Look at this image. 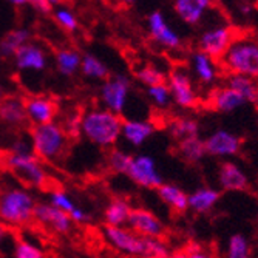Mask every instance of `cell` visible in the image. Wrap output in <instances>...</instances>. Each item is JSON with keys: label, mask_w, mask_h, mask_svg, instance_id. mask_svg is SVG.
<instances>
[{"label": "cell", "mask_w": 258, "mask_h": 258, "mask_svg": "<svg viewBox=\"0 0 258 258\" xmlns=\"http://www.w3.org/2000/svg\"><path fill=\"white\" fill-rule=\"evenodd\" d=\"M122 116L105 108H91L82 114V136L102 149H114L121 139Z\"/></svg>", "instance_id": "cell-1"}, {"label": "cell", "mask_w": 258, "mask_h": 258, "mask_svg": "<svg viewBox=\"0 0 258 258\" xmlns=\"http://www.w3.org/2000/svg\"><path fill=\"white\" fill-rule=\"evenodd\" d=\"M220 62L229 75H240L250 79H256L258 40L249 36H235Z\"/></svg>", "instance_id": "cell-2"}, {"label": "cell", "mask_w": 258, "mask_h": 258, "mask_svg": "<svg viewBox=\"0 0 258 258\" xmlns=\"http://www.w3.org/2000/svg\"><path fill=\"white\" fill-rule=\"evenodd\" d=\"M36 200L23 187H10L0 192V221L10 227H23L33 221Z\"/></svg>", "instance_id": "cell-3"}, {"label": "cell", "mask_w": 258, "mask_h": 258, "mask_svg": "<svg viewBox=\"0 0 258 258\" xmlns=\"http://www.w3.org/2000/svg\"><path fill=\"white\" fill-rule=\"evenodd\" d=\"M30 141L33 153L43 162H53L63 156L68 149L70 139L59 122L33 125L30 130Z\"/></svg>", "instance_id": "cell-4"}, {"label": "cell", "mask_w": 258, "mask_h": 258, "mask_svg": "<svg viewBox=\"0 0 258 258\" xmlns=\"http://www.w3.org/2000/svg\"><path fill=\"white\" fill-rule=\"evenodd\" d=\"M2 162L10 172L17 176V179L30 187L43 189L50 181V176L43 167V162L34 153L14 155L7 152L2 155Z\"/></svg>", "instance_id": "cell-5"}, {"label": "cell", "mask_w": 258, "mask_h": 258, "mask_svg": "<svg viewBox=\"0 0 258 258\" xmlns=\"http://www.w3.org/2000/svg\"><path fill=\"white\" fill-rule=\"evenodd\" d=\"M130 90H132L130 78L122 73H114L104 81L99 93V99L105 110L121 116V113L125 110Z\"/></svg>", "instance_id": "cell-6"}, {"label": "cell", "mask_w": 258, "mask_h": 258, "mask_svg": "<svg viewBox=\"0 0 258 258\" xmlns=\"http://www.w3.org/2000/svg\"><path fill=\"white\" fill-rule=\"evenodd\" d=\"M127 176L144 189H158L164 184L162 175L158 170L156 161L150 155H136L132 158Z\"/></svg>", "instance_id": "cell-7"}, {"label": "cell", "mask_w": 258, "mask_h": 258, "mask_svg": "<svg viewBox=\"0 0 258 258\" xmlns=\"http://www.w3.org/2000/svg\"><path fill=\"white\" fill-rule=\"evenodd\" d=\"M167 87L170 90L172 101L182 107L192 108L198 104V93L194 87L192 78L182 68H175L167 76Z\"/></svg>", "instance_id": "cell-8"}, {"label": "cell", "mask_w": 258, "mask_h": 258, "mask_svg": "<svg viewBox=\"0 0 258 258\" xmlns=\"http://www.w3.org/2000/svg\"><path fill=\"white\" fill-rule=\"evenodd\" d=\"M233 39H235V33H233L230 27L227 25L214 27L210 30H206L201 34L198 40L200 51L217 62L224 56Z\"/></svg>", "instance_id": "cell-9"}, {"label": "cell", "mask_w": 258, "mask_h": 258, "mask_svg": "<svg viewBox=\"0 0 258 258\" xmlns=\"http://www.w3.org/2000/svg\"><path fill=\"white\" fill-rule=\"evenodd\" d=\"M105 241L118 252L141 258L144 247V238L138 237L128 227H111L105 226L102 229Z\"/></svg>", "instance_id": "cell-10"}, {"label": "cell", "mask_w": 258, "mask_h": 258, "mask_svg": "<svg viewBox=\"0 0 258 258\" xmlns=\"http://www.w3.org/2000/svg\"><path fill=\"white\" fill-rule=\"evenodd\" d=\"M127 227L143 238H162L164 232H166V227H164V223L159 220V217L155 215L152 210L143 207L132 209Z\"/></svg>", "instance_id": "cell-11"}, {"label": "cell", "mask_w": 258, "mask_h": 258, "mask_svg": "<svg viewBox=\"0 0 258 258\" xmlns=\"http://www.w3.org/2000/svg\"><path fill=\"white\" fill-rule=\"evenodd\" d=\"M27 118L33 125H42L54 122L59 113V104L56 99L46 95H33L23 99Z\"/></svg>", "instance_id": "cell-12"}, {"label": "cell", "mask_w": 258, "mask_h": 258, "mask_svg": "<svg viewBox=\"0 0 258 258\" xmlns=\"http://www.w3.org/2000/svg\"><path fill=\"white\" fill-rule=\"evenodd\" d=\"M147 28L150 37L167 50H178L181 46V36L169 25V22L162 11L155 10L147 17Z\"/></svg>", "instance_id": "cell-13"}, {"label": "cell", "mask_w": 258, "mask_h": 258, "mask_svg": "<svg viewBox=\"0 0 258 258\" xmlns=\"http://www.w3.org/2000/svg\"><path fill=\"white\" fill-rule=\"evenodd\" d=\"M33 220L45 226L46 229H51L53 232L60 233V235H65V233H68L73 227V221L70 218V215L56 209L48 201L36 203Z\"/></svg>", "instance_id": "cell-14"}, {"label": "cell", "mask_w": 258, "mask_h": 258, "mask_svg": "<svg viewBox=\"0 0 258 258\" xmlns=\"http://www.w3.org/2000/svg\"><path fill=\"white\" fill-rule=\"evenodd\" d=\"M13 59L20 72L42 73L48 67V54L39 43L34 42H28L20 46Z\"/></svg>", "instance_id": "cell-15"}, {"label": "cell", "mask_w": 258, "mask_h": 258, "mask_svg": "<svg viewBox=\"0 0 258 258\" xmlns=\"http://www.w3.org/2000/svg\"><path fill=\"white\" fill-rule=\"evenodd\" d=\"M204 147L207 155L218 156V158L233 156L240 152L241 139L235 133L220 128L214 132L207 139H204Z\"/></svg>", "instance_id": "cell-16"}, {"label": "cell", "mask_w": 258, "mask_h": 258, "mask_svg": "<svg viewBox=\"0 0 258 258\" xmlns=\"http://www.w3.org/2000/svg\"><path fill=\"white\" fill-rule=\"evenodd\" d=\"M218 182L223 190L243 192L249 187V179L244 170L235 162H224L218 170Z\"/></svg>", "instance_id": "cell-17"}, {"label": "cell", "mask_w": 258, "mask_h": 258, "mask_svg": "<svg viewBox=\"0 0 258 258\" xmlns=\"http://www.w3.org/2000/svg\"><path fill=\"white\" fill-rule=\"evenodd\" d=\"M0 122L8 127H23L28 122L25 102L19 96H5L0 101Z\"/></svg>", "instance_id": "cell-18"}, {"label": "cell", "mask_w": 258, "mask_h": 258, "mask_svg": "<svg viewBox=\"0 0 258 258\" xmlns=\"http://www.w3.org/2000/svg\"><path fill=\"white\" fill-rule=\"evenodd\" d=\"M209 105L215 111L220 113H233L243 105H246V101L238 95L235 90L230 87H220L215 88L209 96Z\"/></svg>", "instance_id": "cell-19"}, {"label": "cell", "mask_w": 258, "mask_h": 258, "mask_svg": "<svg viewBox=\"0 0 258 258\" xmlns=\"http://www.w3.org/2000/svg\"><path fill=\"white\" fill-rule=\"evenodd\" d=\"M210 5H212L210 0H176L173 4V10L187 25H198L204 19Z\"/></svg>", "instance_id": "cell-20"}, {"label": "cell", "mask_w": 258, "mask_h": 258, "mask_svg": "<svg viewBox=\"0 0 258 258\" xmlns=\"http://www.w3.org/2000/svg\"><path fill=\"white\" fill-rule=\"evenodd\" d=\"M156 127L152 121L146 119H127L122 122L121 138H124L133 147H141L149 138L153 136Z\"/></svg>", "instance_id": "cell-21"}, {"label": "cell", "mask_w": 258, "mask_h": 258, "mask_svg": "<svg viewBox=\"0 0 258 258\" xmlns=\"http://www.w3.org/2000/svg\"><path fill=\"white\" fill-rule=\"evenodd\" d=\"M220 197V190L214 189V187H200L187 195V206L197 214H207L217 206Z\"/></svg>", "instance_id": "cell-22"}, {"label": "cell", "mask_w": 258, "mask_h": 258, "mask_svg": "<svg viewBox=\"0 0 258 258\" xmlns=\"http://www.w3.org/2000/svg\"><path fill=\"white\" fill-rule=\"evenodd\" d=\"M33 33L30 28H13L2 39H0V59H11L17 53L20 46L31 42Z\"/></svg>", "instance_id": "cell-23"}, {"label": "cell", "mask_w": 258, "mask_h": 258, "mask_svg": "<svg viewBox=\"0 0 258 258\" xmlns=\"http://www.w3.org/2000/svg\"><path fill=\"white\" fill-rule=\"evenodd\" d=\"M132 204L125 198H111L110 203L105 206L104 220L105 226L111 227H127V221L132 212Z\"/></svg>", "instance_id": "cell-24"}, {"label": "cell", "mask_w": 258, "mask_h": 258, "mask_svg": "<svg viewBox=\"0 0 258 258\" xmlns=\"http://www.w3.org/2000/svg\"><path fill=\"white\" fill-rule=\"evenodd\" d=\"M156 190H158V197L161 198V201L164 204H167L175 212L182 214L189 209V206H187V194L176 184L164 182Z\"/></svg>", "instance_id": "cell-25"}, {"label": "cell", "mask_w": 258, "mask_h": 258, "mask_svg": "<svg viewBox=\"0 0 258 258\" xmlns=\"http://www.w3.org/2000/svg\"><path fill=\"white\" fill-rule=\"evenodd\" d=\"M192 68L197 78L204 84H214L218 76V68L215 60H212L209 56H206L201 51H197L192 54Z\"/></svg>", "instance_id": "cell-26"}, {"label": "cell", "mask_w": 258, "mask_h": 258, "mask_svg": "<svg viewBox=\"0 0 258 258\" xmlns=\"http://www.w3.org/2000/svg\"><path fill=\"white\" fill-rule=\"evenodd\" d=\"M82 54L73 48H60L54 56L57 72L62 76H75L81 70Z\"/></svg>", "instance_id": "cell-27"}, {"label": "cell", "mask_w": 258, "mask_h": 258, "mask_svg": "<svg viewBox=\"0 0 258 258\" xmlns=\"http://www.w3.org/2000/svg\"><path fill=\"white\" fill-rule=\"evenodd\" d=\"M227 87L235 90L246 101V104H258V85L255 79L240 76V75H229Z\"/></svg>", "instance_id": "cell-28"}, {"label": "cell", "mask_w": 258, "mask_h": 258, "mask_svg": "<svg viewBox=\"0 0 258 258\" xmlns=\"http://www.w3.org/2000/svg\"><path fill=\"white\" fill-rule=\"evenodd\" d=\"M178 153L181 158L187 162L197 164L203 161V158L207 155L206 147H204V141L200 136H192V138H185L178 143Z\"/></svg>", "instance_id": "cell-29"}, {"label": "cell", "mask_w": 258, "mask_h": 258, "mask_svg": "<svg viewBox=\"0 0 258 258\" xmlns=\"http://www.w3.org/2000/svg\"><path fill=\"white\" fill-rule=\"evenodd\" d=\"M81 72L85 78L96 79V81H105L110 76L108 67L95 54L87 53L81 59Z\"/></svg>", "instance_id": "cell-30"}, {"label": "cell", "mask_w": 258, "mask_h": 258, "mask_svg": "<svg viewBox=\"0 0 258 258\" xmlns=\"http://www.w3.org/2000/svg\"><path fill=\"white\" fill-rule=\"evenodd\" d=\"M169 132L172 138H175L178 143L185 138H192V136H200V124L198 121L192 118H176L170 121L169 124Z\"/></svg>", "instance_id": "cell-31"}, {"label": "cell", "mask_w": 258, "mask_h": 258, "mask_svg": "<svg viewBox=\"0 0 258 258\" xmlns=\"http://www.w3.org/2000/svg\"><path fill=\"white\" fill-rule=\"evenodd\" d=\"M135 75H136V79L147 88L167 82V75L164 73L162 68H159L155 63H147V65L139 67Z\"/></svg>", "instance_id": "cell-32"}, {"label": "cell", "mask_w": 258, "mask_h": 258, "mask_svg": "<svg viewBox=\"0 0 258 258\" xmlns=\"http://www.w3.org/2000/svg\"><path fill=\"white\" fill-rule=\"evenodd\" d=\"M53 19L62 30H65L68 33H75L79 28L78 16L72 11V8H68L67 5L56 4L54 11H53Z\"/></svg>", "instance_id": "cell-33"}, {"label": "cell", "mask_w": 258, "mask_h": 258, "mask_svg": "<svg viewBox=\"0 0 258 258\" xmlns=\"http://www.w3.org/2000/svg\"><path fill=\"white\" fill-rule=\"evenodd\" d=\"M132 155H128L127 152L121 150V149H110L108 155H107V164L108 169L114 173L119 175H127L130 162H132Z\"/></svg>", "instance_id": "cell-34"}, {"label": "cell", "mask_w": 258, "mask_h": 258, "mask_svg": "<svg viewBox=\"0 0 258 258\" xmlns=\"http://www.w3.org/2000/svg\"><path fill=\"white\" fill-rule=\"evenodd\" d=\"M226 258H250L249 240L244 235H241V233L232 235L227 241Z\"/></svg>", "instance_id": "cell-35"}, {"label": "cell", "mask_w": 258, "mask_h": 258, "mask_svg": "<svg viewBox=\"0 0 258 258\" xmlns=\"http://www.w3.org/2000/svg\"><path fill=\"white\" fill-rule=\"evenodd\" d=\"M170 249L162 238H144V247L141 258H167Z\"/></svg>", "instance_id": "cell-36"}, {"label": "cell", "mask_w": 258, "mask_h": 258, "mask_svg": "<svg viewBox=\"0 0 258 258\" xmlns=\"http://www.w3.org/2000/svg\"><path fill=\"white\" fill-rule=\"evenodd\" d=\"M13 258H46V253L34 243L17 238L13 247Z\"/></svg>", "instance_id": "cell-37"}, {"label": "cell", "mask_w": 258, "mask_h": 258, "mask_svg": "<svg viewBox=\"0 0 258 258\" xmlns=\"http://www.w3.org/2000/svg\"><path fill=\"white\" fill-rule=\"evenodd\" d=\"M147 96L150 98V101L161 108H166L170 105L172 102V95L170 90L167 87V84H159V85H153L147 88Z\"/></svg>", "instance_id": "cell-38"}, {"label": "cell", "mask_w": 258, "mask_h": 258, "mask_svg": "<svg viewBox=\"0 0 258 258\" xmlns=\"http://www.w3.org/2000/svg\"><path fill=\"white\" fill-rule=\"evenodd\" d=\"M60 125L65 135L68 136V139H78L82 135V113L73 111L67 114Z\"/></svg>", "instance_id": "cell-39"}, {"label": "cell", "mask_w": 258, "mask_h": 258, "mask_svg": "<svg viewBox=\"0 0 258 258\" xmlns=\"http://www.w3.org/2000/svg\"><path fill=\"white\" fill-rule=\"evenodd\" d=\"M48 203L51 206H54L56 209L62 210V212H65V214H70L76 207L73 198L70 197L63 189H53L50 192V201Z\"/></svg>", "instance_id": "cell-40"}, {"label": "cell", "mask_w": 258, "mask_h": 258, "mask_svg": "<svg viewBox=\"0 0 258 258\" xmlns=\"http://www.w3.org/2000/svg\"><path fill=\"white\" fill-rule=\"evenodd\" d=\"M8 153H14V155H25V153H33V147H31V141L30 138H23V136H19L16 138L11 146H10V150Z\"/></svg>", "instance_id": "cell-41"}, {"label": "cell", "mask_w": 258, "mask_h": 258, "mask_svg": "<svg viewBox=\"0 0 258 258\" xmlns=\"http://www.w3.org/2000/svg\"><path fill=\"white\" fill-rule=\"evenodd\" d=\"M57 2H51V0H31L30 5L34 8V11H37L42 16H50L54 11Z\"/></svg>", "instance_id": "cell-42"}, {"label": "cell", "mask_w": 258, "mask_h": 258, "mask_svg": "<svg viewBox=\"0 0 258 258\" xmlns=\"http://www.w3.org/2000/svg\"><path fill=\"white\" fill-rule=\"evenodd\" d=\"M187 255H189L190 258H215L214 255H210L209 252H206V250H203L201 249V246H198L197 243H192V244H189L185 247V250H184Z\"/></svg>", "instance_id": "cell-43"}, {"label": "cell", "mask_w": 258, "mask_h": 258, "mask_svg": "<svg viewBox=\"0 0 258 258\" xmlns=\"http://www.w3.org/2000/svg\"><path fill=\"white\" fill-rule=\"evenodd\" d=\"M10 240L16 241L14 238V232H13V227H10L8 224L0 221V247L5 246Z\"/></svg>", "instance_id": "cell-44"}, {"label": "cell", "mask_w": 258, "mask_h": 258, "mask_svg": "<svg viewBox=\"0 0 258 258\" xmlns=\"http://www.w3.org/2000/svg\"><path fill=\"white\" fill-rule=\"evenodd\" d=\"M68 215H70V218H72L73 224H75V223H76V224H82V223H87V221L90 220L88 214L85 212V210H84L82 207H79V206H76Z\"/></svg>", "instance_id": "cell-45"}, {"label": "cell", "mask_w": 258, "mask_h": 258, "mask_svg": "<svg viewBox=\"0 0 258 258\" xmlns=\"http://www.w3.org/2000/svg\"><path fill=\"white\" fill-rule=\"evenodd\" d=\"M238 8H240L238 11L244 16H249L252 13V5H249V4H241V5H238Z\"/></svg>", "instance_id": "cell-46"}, {"label": "cell", "mask_w": 258, "mask_h": 258, "mask_svg": "<svg viewBox=\"0 0 258 258\" xmlns=\"http://www.w3.org/2000/svg\"><path fill=\"white\" fill-rule=\"evenodd\" d=\"M167 258H190V256L187 255L184 250H179V252H172Z\"/></svg>", "instance_id": "cell-47"}, {"label": "cell", "mask_w": 258, "mask_h": 258, "mask_svg": "<svg viewBox=\"0 0 258 258\" xmlns=\"http://www.w3.org/2000/svg\"><path fill=\"white\" fill-rule=\"evenodd\" d=\"M13 7H25V5H30L28 0H13L11 2Z\"/></svg>", "instance_id": "cell-48"}, {"label": "cell", "mask_w": 258, "mask_h": 258, "mask_svg": "<svg viewBox=\"0 0 258 258\" xmlns=\"http://www.w3.org/2000/svg\"><path fill=\"white\" fill-rule=\"evenodd\" d=\"M5 98V95H4V90H2V87H0V101H2Z\"/></svg>", "instance_id": "cell-49"}, {"label": "cell", "mask_w": 258, "mask_h": 258, "mask_svg": "<svg viewBox=\"0 0 258 258\" xmlns=\"http://www.w3.org/2000/svg\"><path fill=\"white\" fill-rule=\"evenodd\" d=\"M2 155H4V153H0V162H2Z\"/></svg>", "instance_id": "cell-50"}]
</instances>
